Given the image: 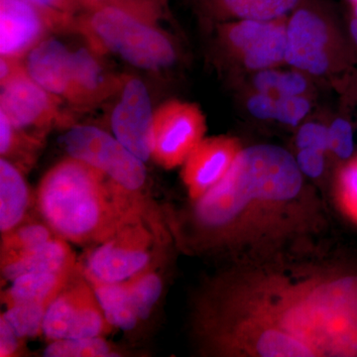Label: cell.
I'll return each instance as SVG.
<instances>
[{"label": "cell", "mask_w": 357, "mask_h": 357, "mask_svg": "<svg viewBox=\"0 0 357 357\" xmlns=\"http://www.w3.org/2000/svg\"><path fill=\"white\" fill-rule=\"evenodd\" d=\"M190 337L208 357H357V271L325 246L227 263L192 299Z\"/></svg>", "instance_id": "1"}, {"label": "cell", "mask_w": 357, "mask_h": 357, "mask_svg": "<svg viewBox=\"0 0 357 357\" xmlns=\"http://www.w3.org/2000/svg\"><path fill=\"white\" fill-rule=\"evenodd\" d=\"M168 215L178 248L227 263L323 245L325 204L295 157L277 145L243 147L225 178Z\"/></svg>", "instance_id": "2"}, {"label": "cell", "mask_w": 357, "mask_h": 357, "mask_svg": "<svg viewBox=\"0 0 357 357\" xmlns=\"http://www.w3.org/2000/svg\"><path fill=\"white\" fill-rule=\"evenodd\" d=\"M42 220L56 236L77 245H96L153 202L119 187L93 167L66 157L40 181L35 197Z\"/></svg>", "instance_id": "3"}, {"label": "cell", "mask_w": 357, "mask_h": 357, "mask_svg": "<svg viewBox=\"0 0 357 357\" xmlns=\"http://www.w3.org/2000/svg\"><path fill=\"white\" fill-rule=\"evenodd\" d=\"M165 14L162 4L84 9L75 20L72 32L103 57L114 56L145 72H162L178 60L172 36L160 25Z\"/></svg>", "instance_id": "4"}, {"label": "cell", "mask_w": 357, "mask_h": 357, "mask_svg": "<svg viewBox=\"0 0 357 357\" xmlns=\"http://www.w3.org/2000/svg\"><path fill=\"white\" fill-rule=\"evenodd\" d=\"M174 245L168 215L152 203L109 238L89 248L79 267L88 279L121 283L171 258Z\"/></svg>", "instance_id": "5"}, {"label": "cell", "mask_w": 357, "mask_h": 357, "mask_svg": "<svg viewBox=\"0 0 357 357\" xmlns=\"http://www.w3.org/2000/svg\"><path fill=\"white\" fill-rule=\"evenodd\" d=\"M68 156L105 174L110 181L135 194H147L146 163L103 129L74 124L62 138Z\"/></svg>", "instance_id": "6"}, {"label": "cell", "mask_w": 357, "mask_h": 357, "mask_svg": "<svg viewBox=\"0 0 357 357\" xmlns=\"http://www.w3.org/2000/svg\"><path fill=\"white\" fill-rule=\"evenodd\" d=\"M114 330L91 283L77 268L47 310L45 340L51 342L64 338L107 337Z\"/></svg>", "instance_id": "7"}, {"label": "cell", "mask_w": 357, "mask_h": 357, "mask_svg": "<svg viewBox=\"0 0 357 357\" xmlns=\"http://www.w3.org/2000/svg\"><path fill=\"white\" fill-rule=\"evenodd\" d=\"M206 132V115L199 105L167 100L155 109L151 161L165 170L182 167Z\"/></svg>", "instance_id": "8"}, {"label": "cell", "mask_w": 357, "mask_h": 357, "mask_svg": "<svg viewBox=\"0 0 357 357\" xmlns=\"http://www.w3.org/2000/svg\"><path fill=\"white\" fill-rule=\"evenodd\" d=\"M0 88V114L16 128L45 139L56 126H74L65 103L39 86L26 69Z\"/></svg>", "instance_id": "9"}, {"label": "cell", "mask_w": 357, "mask_h": 357, "mask_svg": "<svg viewBox=\"0 0 357 357\" xmlns=\"http://www.w3.org/2000/svg\"><path fill=\"white\" fill-rule=\"evenodd\" d=\"M74 22L23 0H0V57L23 61L54 33L72 32Z\"/></svg>", "instance_id": "10"}, {"label": "cell", "mask_w": 357, "mask_h": 357, "mask_svg": "<svg viewBox=\"0 0 357 357\" xmlns=\"http://www.w3.org/2000/svg\"><path fill=\"white\" fill-rule=\"evenodd\" d=\"M110 114L112 134L124 147L144 161H151L155 109L146 84L134 75L124 74Z\"/></svg>", "instance_id": "11"}, {"label": "cell", "mask_w": 357, "mask_h": 357, "mask_svg": "<svg viewBox=\"0 0 357 357\" xmlns=\"http://www.w3.org/2000/svg\"><path fill=\"white\" fill-rule=\"evenodd\" d=\"M331 29L314 10L296 11L287 23L285 62L301 72L324 75L330 70Z\"/></svg>", "instance_id": "12"}, {"label": "cell", "mask_w": 357, "mask_h": 357, "mask_svg": "<svg viewBox=\"0 0 357 357\" xmlns=\"http://www.w3.org/2000/svg\"><path fill=\"white\" fill-rule=\"evenodd\" d=\"M243 148L241 141L232 136L204 137L185 159L181 171L190 201L201 198L218 184Z\"/></svg>", "instance_id": "13"}, {"label": "cell", "mask_w": 357, "mask_h": 357, "mask_svg": "<svg viewBox=\"0 0 357 357\" xmlns=\"http://www.w3.org/2000/svg\"><path fill=\"white\" fill-rule=\"evenodd\" d=\"M105 58L88 46L73 51L75 109H95L121 91L124 74L112 70Z\"/></svg>", "instance_id": "14"}, {"label": "cell", "mask_w": 357, "mask_h": 357, "mask_svg": "<svg viewBox=\"0 0 357 357\" xmlns=\"http://www.w3.org/2000/svg\"><path fill=\"white\" fill-rule=\"evenodd\" d=\"M23 63L27 74L39 86L73 107V51L65 44L48 37L27 54Z\"/></svg>", "instance_id": "15"}, {"label": "cell", "mask_w": 357, "mask_h": 357, "mask_svg": "<svg viewBox=\"0 0 357 357\" xmlns=\"http://www.w3.org/2000/svg\"><path fill=\"white\" fill-rule=\"evenodd\" d=\"M77 268L79 259L70 243L59 236L24 255L0 261L1 281L9 283L21 275L33 272L70 274Z\"/></svg>", "instance_id": "16"}, {"label": "cell", "mask_w": 357, "mask_h": 357, "mask_svg": "<svg viewBox=\"0 0 357 357\" xmlns=\"http://www.w3.org/2000/svg\"><path fill=\"white\" fill-rule=\"evenodd\" d=\"M31 202L25 174L6 159L0 158V234L25 222Z\"/></svg>", "instance_id": "17"}, {"label": "cell", "mask_w": 357, "mask_h": 357, "mask_svg": "<svg viewBox=\"0 0 357 357\" xmlns=\"http://www.w3.org/2000/svg\"><path fill=\"white\" fill-rule=\"evenodd\" d=\"M75 273L76 271L70 274L33 272L21 275L1 291V303L6 307L17 304L49 307Z\"/></svg>", "instance_id": "18"}, {"label": "cell", "mask_w": 357, "mask_h": 357, "mask_svg": "<svg viewBox=\"0 0 357 357\" xmlns=\"http://www.w3.org/2000/svg\"><path fill=\"white\" fill-rule=\"evenodd\" d=\"M88 279V278H86ZM110 325L114 330L132 332L140 325L126 282L109 283L88 279Z\"/></svg>", "instance_id": "19"}, {"label": "cell", "mask_w": 357, "mask_h": 357, "mask_svg": "<svg viewBox=\"0 0 357 357\" xmlns=\"http://www.w3.org/2000/svg\"><path fill=\"white\" fill-rule=\"evenodd\" d=\"M44 138L14 126L0 114V158L6 159L27 174L36 163Z\"/></svg>", "instance_id": "20"}, {"label": "cell", "mask_w": 357, "mask_h": 357, "mask_svg": "<svg viewBox=\"0 0 357 357\" xmlns=\"http://www.w3.org/2000/svg\"><path fill=\"white\" fill-rule=\"evenodd\" d=\"M169 259L157 263L126 281L134 309L140 323L151 318L165 290L166 266Z\"/></svg>", "instance_id": "21"}, {"label": "cell", "mask_w": 357, "mask_h": 357, "mask_svg": "<svg viewBox=\"0 0 357 357\" xmlns=\"http://www.w3.org/2000/svg\"><path fill=\"white\" fill-rule=\"evenodd\" d=\"M222 15L238 20H276L297 6L299 0H208Z\"/></svg>", "instance_id": "22"}, {"label": "cell", "mask_w": 357, "mask_h": 357, "mask_svg": "<svg viewBox=\"0 0 357 357\" xmlns=\"http://www.w3.org/2000/svg\"><path fill=\"white\" fill-rule=\"evenodd\" d=\"M287 48V23L278 20L273 28L250 49L241 56L244 66L249 70L272 69L285 62Z\"/></svg>", "instance_id": "23"}, {"label": "cell", "mask_w": 357, "mask_h": 357, "mask_svg": "<svg viewBox=\"0 0 357 357\" xmlns=\"http://www.w3.org/2000/svg\"><path fill=\"white\" fill-rule=\"evenodd\" d=\"M57 236L44 222H23L1 236L0 261L24 255Z\"/></svg>", "instance_id": "24"}, {"label": "cell", "mask_w": 357, "mask_h": 357, "mask_svg": "<svg viewBox=\"0 0 357 357\" xmlns=\"http://www.w3.org/2000/svg\"><path fill=\"white\" fill-rule=\"evenodd\" d=\"M46 357H117L124 354L105 337L64 338L49 342Z\"/></svg>", "instance_id": "25"}, {"label": "cell", "mask_w": 357, "mask_h": 357, "mask_svg": "<svg viewBox=\"0 0 357 357\" xmlns=\"http://www.w3.org/2000/svg\"><path fill=\"white\" fill-rule=\"evenodd\" d=\"M48 307L36 304H17L6 307L2 316L23 340L43 337L45 314Z\"/></svg>", "instance_id": "26"}, {"label": "cell", "mask_w": 357, "mask_h": 357, "mask_svg": "<svg viewBox=\"0 0 357 357\" xmlns=\"http://www.w3.org/2000/svg\"><path fill=\"white\" fill-rule=\"evenodd\" d=\"M338 210L357 225V159L340 170L335 185Z\"/></svg>", "instance_id": "27"}, {"label": "cell", "mask_w": 357, "mask_h": 357, "mask_svg": "<svg viewBox=\"0 0 357 357\" xmlns=\"http://www.w3.org/2000/svg\"><path fill=\"white\" fill-rule=\"evenodd\" d=\"M310 109L311 105L306 96H278L276 98L275 119L281 123L295 126L305 119Z\"/></svg>", "instance_id": "28"}, {"label": "cell", "mask_w": 357, "mask_h": 357, "mask_svg": "<svg viewBox=\"0 0 357 357\" xmlns=\"http://www.w3.org/2000/svg\"><path fill=\"white\" fill-rule=\"evenodd\" d=\"M328 147L335 156L349 159L354 152V133L351 124L338 119L328 128Z\"/></svg>", "instance_id": "29"}, {"label": "cell", "mask_w": 357, "mask_h": 357, "mask_svg": "<svg viewBox=\"0 0 357 357\" xmlns=\"http://www.w3.org/2000/svg\"><path fill=\"white\" fill-rule=\"evenodd\" d=\"M298 150L314 149L326 153L328 147V128L321 124L309 122L299 129L296 138Z\"/></svg>", "instance_id": "30"}, {"label": "cell", "mask_w": 357, "mask_h": 357, "mask_svg": "<svg viewBox=\"0 0 357 357\" xmlns=\"http://www.w3.org/2000/svg\"><path fill=\"white\" fill-rule=\"evenodd\" d=\"M25 342L26 340H23L14 332L13 326L0 314V356H23L25 352Z\"/></svg>", "instance_id": "31"}, {"label": "cell", "mask_w": 357, "mask_h": 357, "mask_svg": "<svg viewBox=\"0 0 357 357\" xmlns=\"http://www.w3.org/2000/svg\"><path fill=\"white\" fill-rule=\"evenodd\" d=\"M325 153L314 149L298 150L295 157L298 167L305 177L318 178L325 171Z\"/></svg>", "instance_id": "32"}, {"label": "cell", "mask_w": 357, "mask_h": 357, "mask_svg": "<svg viewBox=\"0 0 357 357\" xmlns=\"http://www.w3.org/2000/svg\"><path fill=\"white\" fill-rule=\"evenodd\" d=\"M44 10L75 21L77 15L84 10L77 0H23Z\"/></svg>", "instance_id": "33"}, {"label": "cell", "mask_w": 357, "mask_h": 357, "mask_svg": "<svg viewBox=\"0 0 357 357\" xmlns=\"http://www.w3.org/2000/svg\"><path fill=\"white\" fill-rule=\"evenodd\" d=\"M248 109L256 119H263V121L275 119L276 98L269 93L257 91L249 98Z\"/></svg>", "instance_id": "34"}, {"label": "cell", "mask_w": 357, "mask_h": 357, "mask_svg": "<svg viewBox=\"0 0 357 357\" xmlns=\"http://www.w3.org/2000/svg\"><path fill=\"white\" fill-rule=\"evenodd\" d=\"M307 79L299 72L281 73L277 86L278 96H304L307 91Z\"/></svg>", "instance_id": "35"}, {"label": "cell", "mask_w": 357, "mask_h": 357, "mask_svg": "<svg viewBox=\"0 0 357 357\" xmlns=\"http://www.w3.org/2000/svg\"><path fill=\"white\" fill-rule=\"evenodd\" d=\"M280 75L281 73L273 69L259 70V73L255 77L256 89L260 93H269L272 96L276 95L277 86H278Z\"/></svg>", "instance_id": "36"}, {"label": "cell", "mask_w": 357, "mask_h": 357, "mask_svg": "<svg viewBox=\"0 0 357 357\" xmlns=\"http://www.w3.org/2000/svg\"><path fill=\"white\" fill-rule=\"evenodd\" d=\"M83 9L96 8L107 6H139V4H163L166 0H77Z\"/></svg>", "instance_id": "37"}, {"label": "cell", "mask_w": 357, "mask_h": 357, "mask_svg": "<svg viewBox=\"0 0 357 357\" xmlns=\"http://www.w3.org/2000/svg\"><path fill=\"white\" fill-rule=\"evenodd\" d=\"M351 29L352 36H354V40H356V42L357 43V18L356 20L352 21Z\"/></svg>", "instance_id": "38"}, {"label": "cell", "mask_w": 357, "mask_h": 357, "mask_svg": "<svg viewBox=\"0 0 357 357\" xmlns=\"http://www.w3.org/2000/svg\"><path fill=\"white\" fill-rule=\"evenodd\" d=\"M352 1H354L356 3H357V0H352Z\"/></svg>", "instance_id": "39"}, {"label": "cell", "mask_w": 357, "mask_h": 357, "mask_svg": "<svg viewBox=\"0 0 357 357\" xmlns=\"http://www.w3.org/2000/svg\"><path fill=\"white\" fill-rule=\"evenodd\" d=\"M356 15H357V3H356Z\"/></svg>", "instance_id": "40"}]
</instances>
